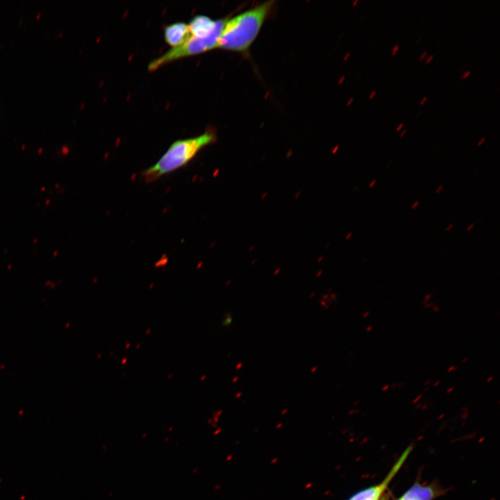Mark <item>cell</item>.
<instances>
[{"instance_id": "7", "label": "cell", "mask_w": 500, "mask_h": 500, "mask_svg": "<svg viewBox=\"0 0 500 500\" xmlns=\"http://www.w3.org/2000/svg\"><path fill=\"white\" fill-rule=\"evenodd\" d=\"M399 50V45L398 44H396L393 46L391 51L392 56H394L398 51Z\"/></svg>"}, {"instance_id": "28", "label": "cell", "mask_w": 500, "mask_h": 500, "mask_svg": "<svg viewBox=\"0 0 500 500\" xmlns=\"http://www.w3.org/2000/svg\"><path fill=\"white\" fill-rule=\"evenodd\" d=\"M473 226H474V224H472L469 226V228L467 229V231H469L470 229H472V228Z\"/></svg>"}, {"instance_id": "24", "label": "cell", "mask_w": 500, "mask_h": 500, "mask_svg": "<svg viewBox=\"0 0 500 500\" xmlns=\"http://www.w3.org/2000/svg\"><path fill=\"white\" fill-rule=\"evenodd\" d=\"M442 188H443V186L441 185L440 188H438L436 190L435 192H436V193H438V192L441 190V189H442Z\"/></svg>"}, {"instance_id": "2", "label": "cell", "mask_w": 500, "mask_h": 500, "mask_svg": "<svg viewBox=\"0 0 500 500\" xmlns=\"http://www.w3.org/2000/svg\"><path fill=\"white\" fill-rule=\"evenodd\" d=\"M215 139L213 133L206 132L195 138L175 141L154 165L142 172V178L145 183H151L185 167Z\"/></svg>"}, {"instance_id": "8", "label": "cell", "mask_w": 500, "mask_h": 500, "mask_svg": "<svg viewBox=\"0 0 500 500\" xmlns=\"http://www.w3.org/2000/svg\"><path fill=\"white\" fill-rule=\"evenodd\" d=\"M470 74H471V71H470V70H468V71L464 72V73L462 74V76H460V81H462V80L466 79V78L470 75Z\"/></svg>"}, {"instance_id": "9", "label": "cell", "mask_w": 500, "mask_h": 500, "mask_svg": "<svg viewBox=\"0 0 500 500\" xmlns=\"http://www.w3.org/2000/svg\"><path fill=\"white\" fill-rule=\"evenodd\" d=\"M431 297H432L431 294H426V297H424L423 305L424 306L425 304L428 303L429 301L431 300Z\"/></svg>"}, {"instance_id": "1", "label": "cell", "mask_w": 500, "mask_h": 500, "mask_svg": "<svg viewBox=\"0 0 500 500\" xmlns=\"http://www.w3.org/2000/svg\"><path fill=\"white\" fill-rule=\"evenodd\" d=\"M274 1H269L226 21L217 47L245 53L257 37Z\"/></svg>"}, {"instance_id": "22", "label": "cell", "mask_w": 500, "mask_h": 500, "mask_svg": "<svg viewBox=\"0 0 500 500\" xmlns=\"http://www.w3.org/2000/svg\"><path fill=\"white\" fill-rule=\"evenodd\" d=\"M422 397V394H420L417 398H415V399L413 401V403L417 401L418 399H419V398H421Z\"/></svg>"}, {"instance_id": "23", "label": "cell", "mask_w": 500, "mask_h": 500, "mask_svg": "<svg viewBox=\"0 0 500 500\" xmlns=\"http://www.w3.org/2000/svg\"><path fill=\"white\" fill-rule=\"evenodd\" d=\"M440 383V381H437L433 384V386H434V387H436V386H438Z\"/></svg>"}, {"instance_id": "21", "label": "cell", "mask_w": 500, "mask_h": 500, "mask_svg": "<svg viewBox=\"0 0 500 500\" xmlns=\"http://www.w3.org/2000/svg\"><path fill=\"white\" fill-rule=\"evenodd\" d=\"M453 389H454L453 387L449 388L447 391V394H449L450 392H451L453 390Z\"/></svg>"}, {"instance_id": "5", "label": "cell", "mask_w": 500, "mask_h": 500, "mask_svg": "<svg viewBox=\"0 0 500 500\" xmlns=\"http://www.w3.org/2000/svg\"><path fill=\"white\" fill-rule=\"evenodd\" d=\"M190 35L188 24L183 22H176L167 26L165 29L166 42L173 47L184 43Z\"/></svg>"}, {"instance_id": "4", "label": "cell", "mask_w": 500, "mask_h": 500, "mask_svg": "<svg viewBox=\"0 0 500 500\" xmlns=\"http://www.w3.org/2000/svg\"><path fill=\"white\" fill-rule=\"evenodd\" d=\"M411 447H410L406 449L399 460L396 462L382 483L378 485L373 486L370 488H367L358 492L351 497L349 500H378L383 490L387 488L392 478L394 476L403 462L406 460V458L411 451Z\"/></svg>"}, {"instance_id": "34", "label": "cell", "mask_w": 500, "mask_h": 500, "mask_svg": "<svg viewBox=\"0 0 500 500\" xmlns=\"http://www.w3.org/2000/svg\"><path fill=\"white\" fill-rule=\"evenodd\" d=\"M396 385H397L396 383H395V384H393V385H392V388H393L394 386H396Z\"/></svg>"}, {"instance_id": "6", "label": "cell", "mask_w": 500, "mask_h": 500, "mask_svg": "<svg viewBox=\"0 0 500 500\" xmlns=\"http://www.w3.org/2000/svg\"><path fill=\"white\" fill-rule=\"evenodd\" d=\"M434 497L432 488L417 483L408 490L401 497L406 500H431Z\"/></svg>"}, {"instance_id": "32", "label": "cell", "mask_w": 500, "mask_h": 500, "mask_svg": "<svg viewBox=\"0 0 500 500\" xmlns=\"http://www.w3.org/2000/svg\"><path fill=\"white\" fill-rule=\"evenodd\" d=\"M452 226H453V224H451L450 226H449L447 228V231H449V229H451Z\"/></svg>"}, {"instance_id": "19", "label": "cell", "mask_w": 500, "mask_h": 500, "mask_svg": "<svg viewBox=\"0 0 500 500\" xmlns=\"http://www.w3.org/2000/svg\"><path fill=\"white\" fill-rule=\"evenodd\" d=\"M406 132H407V129H404V130L400 133L399 137H400V138H402V137L406 134Z\"/></svg>"}, {"instance_id": "20", "label": "cell", "mask_w": 500, "mask_h": 500, "mask_svg": "<svg viewBox=\"0 0 500 500\" xmlns=\"http://www.w3.org/2000/svg\"><path fill=\"white\" fill-rule=\"evenodd\" d=\"M419 203V201H416V202L412 205V206L411 207L412 209L415 208L418 206Z\"/></svg>"}, {"instance_id": "31", "label": "cell", "mask_w": 500, "mask_h": 500, "mask_svg": "<svg viewBox=\"0 0 500 500\" xmlns=\"http://www.w3.org/2000/svg\"><path fill=\"white\" fill-rule=\"evenodd\" d=\"M376 183V180H374L373 182H372L370 187L374 186V183Z\"/></svg>"}, {"instance_id": "30", "label": "cell", "mask_w": 500, "mask_h": 500, "mask_svg": "<svg viewBox=\"0 0 500 500\" xmlns=\"http://www.w3.org/2000/svg\"><path fill=\"white\" fill-rule=\"evenodd\" d=\"M431 382V380H428V381H427L424 383V385H428Z\"/></svg>"}, {"instance_id": "15", "label": "cell", "mask_w": 500, "mask_h": 500, "mask_svg": "<svg viewBox=\"0 0 500 500\" xmlns=\"http://www.w3.org/2000/svg\"><path fill=\"white\" fill-rule=\"evenodd\" d=\"M432 310L433 312H438L440 310V307L434 304V306H432Z\"/></svg>"}, {"instance_id": "13", "label": "cell", "mask_w": 500, "mask_h": 500, "mask_svg": "<svg viewBox=\"0 0 500 500\" xmlns=\"http://www.w3.org/2000/svg\"><path fill=\"white\" fill-rule=\"evenodd\" d=\"M457 369H458L457 366H451L448 369V372H453L456 371Z\"/></svg>"}, {"instance_id": "26", "label": "cell", "mask_w": 500, "mask_h": 500, "mask_svg": "<svg viewBox=\"0 0 500 500\" xmlns=\"http://www.w3.org/2000/svg\"><path fill=\"white\" fill-rule=\"evenodd\" d=\"M467 360H468V358H467V357H465V358L462 360L461 362H462V363H465Z\"/></svg>"}, {"instance_id": "16", "label": "cell", "mask_w": 500, "mask_h": 500, "mask_svg": "<svg viewBox=\"0 0 500 500\" xmlns=\"http://www.w3.org/2000/svg\"><path fill=\"white\" fill-rule=\"evenodd\" d=\"M403 125H404L403 123L399 124L397 126V128H396V131H397V132L400 131V130L403 128Z\"/></svg>"}, {"instance_id": "18", "label": "cell", "mask_w": 500, "mask_h": 500, "mask_svg": "<svg viewBox=\"0 0 500 500\" xmlns=\"http://www.w3.org/2000/svg\"><path fill=\"white\" fill-rule=\"evenodd\" d=\"M389 388H390V385H389L388 384H387V385H385V386H383V387L382 388L381 390H382V391H385V390H388Z\"/></svg>"}, {"instance_id": "14", "label": "cell", "mask_w": 500, "mask_h": 500, "mask_svg": "<svg viewBox=\"0 0 500 500\" xmlns=\"http://www.w3.org/2000/svg\"><path fill=\"white\" fill-rule=\"evenodd\" d=\"M376 92H377L376 90H373V91L371 92V94H369V99H372L375 97V95L376 94Z\"/></svg>"}, {"instance_id": "11", "label": "cell", "mask_w": 500, "mask_h": 500, "mask_svg": "<svg viewBox=\"0 0 500 500\" xmlns=\"http://www.w3.org/2000/svg\"><path fill=\"white\" fill-rule=\"evenodd\" d=\"M433 56H434L432 55V54L430 55L429 56H428V58H426V61L424 62V64H425V65L428 64V63L433 60Z\"/></svg>"}, {"instance_id": "25", "label": "cell", "mask_w": 500, "mask_h": 500, "mask_svg": "<svg viewBox=\"0 0 500 500\" xmlns=\"http://www.w3.org/2000/svg\"><path fill=\"white\" fill-rule=\"evenodd\" d=\"M372 328H373V327L372 326H368L367 328H366V331H370L371 330H372Z\"/></svg>"}, {"instance_id": "3", "label": "cell", "mask_w": 500, "mask_h": 500, "mask_svg": "<svg viewBox=\"0 0 500 500\" xmlns=\"http://www.w3.org/2000/svg\"><path fill=\"white\" fill-rule=\"evenodd\" d=\"M222 32H216L206 38H198L190 34L187 40L181 45L173 47L151 61L148 66L149 70L153 71L169 62L216 48Z\"/></svg>"}, {"instance_id": "10", "label": "cell", "mask_w": 500, "mask_h": 500, "mask_svg": "<svg viewBox=\"0 0 500 500\" xmlns=\"http://www.w3.org/2000/svg\"><path fill=\"white\" fill-rule=\"evenodd\" d=\"M427 56V52L426 51H423L419 57V61H422Z\"/></svg>"}, {"instance_id": "33", "label": "cell", "mask_w": 500, "mask_h": 500, "mask_svg": "<svg viewBox=\"0 0 500 500\" xmlns=\"http://www.w3.org/2000/svg\"><path fill=\"white\" fill-rule=\"evenodd\" d=\"M428 389H429L428 387V388H426L425 390H424V392H426V391L427 390H428Z\"/></svg>"}, {"instance_id": "27", "label": "cell", "mask_w": 500, "mask_h": 500, "mask_svg": "<svg viewBox=\"0 0 500 500\" xmlns=\"http://www.w3.org/2000/svg\"><path fill=\"white\" fill-rule=\"evenodd\" d=\"M422 112V110H419V112L416 115L415 117L417 118Z\"/></svg>"}, {"instance_id": "12", "label": "cell", "mask_w": 500, "mask_h": 500, "mask_svg": "<svg viewBox=\"0 0 500 500\" xmlns=\"http://www.w3.org/2000/svg\"><path fill=\"white\" fill-rule=\"evenodd\" d=\"M427 100H428V97H426V96L424 97L421 99V101H420V102H419V105H420V106L424 105V103H425Z\"/></svg>"}, {"instance_id": "29", "label": "cell", "mask_w": 500, "mask_h": 500, "mask_svg": "<svg viewBox=\"0 0 500 500\" xmlns=\"http://www.w3.org/2000/svg\"><path fill=\"white\" fill-rule=\"evenodd\" d=\"M492 378H493V376H490V377L488 378L487 382H488H488H490Z\"/></svg>"}, {"instance_id": "35", "label": "cell", "mask_w": 500, "mask_h": 500, "mask_svg": "<svg viewBox=\"0 0 500 500\" xmlns=\"http://www.w3.org/2000/svg\"><path fill=\"white\" fill-rule=\"evenodd\" d=\"M399 500H406V499H403V498H401Z\"/></svg>"}, {"instance_id": "17", "label": "cell", "mask_w": 500, "mask_h": 500, "mask_svg": "<svg viewBox=\"0 0 500 500\" xmlns=\"http://www.w3.org/2000/svg\"><path fill=\"white\" fill-rule=\"evenodd\" d=\"M485 140V138H482L480 141L477 143V146L481 145Z\"/></svg>"}]
</instances>
